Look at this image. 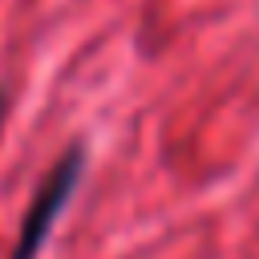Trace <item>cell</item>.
Wrapping results in <instances>:
<instances>
[{
	"instance_id": "2",
	"label": "cell",
	"mask_w": 259,
	"mask_h": 259,
	"mask_svg": "<svg viewBox=\"0 0 259 259\" xmlns=\"http://www.w3.org/2000/svg\"><path fill=\"white\" fill-rule=\"evenodd\" d=\"M0 117H4V97H0Z\"/></svg>"
},
{
	"instance_id": "1",
	"label": "cell",
	"mask_w": 259,
	"mask_h": 259,
	"mask_svg": "<svg viewBox=\"0 0 259 259\" xmlns=\"http://www.w3.org/2000/svg\"><path fill=\"white\" fill-rule=\"evenodd\" d=\"M81 166H85V150H81V146H73L69 154H61V162L53 166V174H49V178L40 182V190L32 194V206H28L24 223H20V239H16L12 259H36V251L45 247V239H49L57 214L65 210L69 194L77 190Z\"/></svg>"
}]
</instances>
